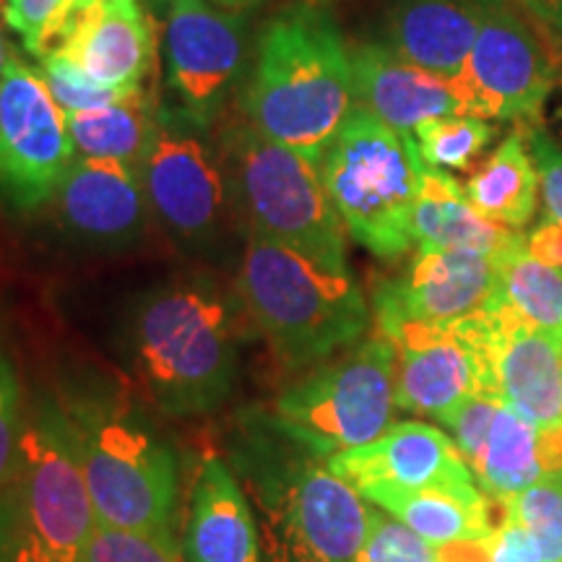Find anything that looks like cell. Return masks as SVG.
Segmentation results:
<instances>
[{
  "instance_id": "ffe728a7",
  "label": "cell",
  "mask_w": 562,
  "mask_h": 562,
  "mask_svg": "<svg viewBox=\"0 0 562 562\" xmlns=\"http://www.w3.org/2000/svg\"><path fill=\"white\" fill-rule=\"evenodd\" d=\"M349 63L355 100L391 128L414 133L435 117L474 115L467 83L412 66L385 45L351 47Z\"/></svg>"
},
{
  "instance_id": "52a82bcc",
  "label": "cell",
  "mask_w": 562,
  "mask_h": 562,
  "mask_svg": "<svg viewBox=\"0 0 562 562\" xmlns=\"http://www.w3.org/2000/svg\"><path fill=\"white\" fill-rule=\"evenodd\" d=\"M323 188L351 237L393 261L414 245L422 170L414 133L378 121L357 104L318 161Z\"/></svg>"
},
{
  "instance_id": "277c9868",
  "label": "cell",
  "mask_w": 562,
  "mask_h": 562,
  "mask_svg": "<svg viewBox=\"0 0 562 562\" xmlns=\"http://www.w3.org/2000/svg\"><path fill=\"white\" fill-rule=\"evenodd\" d=\"M355 110L349 50L334 19L313 5H292L258 42L245 112L266 138L318 165Z\"/></svg>"
},
{
  "instance_id": "f546056e",
  "label": "cell",
  "mask_w": 562,
  "mask_h": 562,
  "mask_svg": "<svg viewBox=\"0 0 562 562\" xmlns=\"http://www.w3.org/2000/svg\"><path fill=\"white\" fill-rule=\"evenodd\" d=\"M505 505V516L531 531L544 562H562V469L547 472Z\"/></svg>"
},
{
  "instance_id": "2e32d148",
  "label": "cell",
  "mask_w": 562,
  "mask_h": 562,
  "mask_svg": "<svg viewBox=\"0 0 562 562\" xmlns=\"http://www.w3.org/2000/svg\"><path fill=\"white\" fill-rule=\"evenodd\" d=\"M47 206L70 245L100 256L136 248L151 222L136 167L112 159L76 157Z\"/></svg>"
},
{
  "instance_id": "60d3db41",
  "label": "cell",
  "mask_w": 562,
  "mask_h": 562,
  "mask_svg": "<svg viewBox=\"0 0 562 562\" xmlns=\"http://www.w3.org/2000/svg\"><path fill=\"white\" fill-rule=\"evenodd\" d=\"M3 0H0V76H3V68L5 63H9V47H5V40H3Z\"/></svg>"
},
{
  "instance_id": "44dd1931",
  "label": "cell",
  "mask_w": 562,
  "mask_h": 562,
  "mask_svg": "<svg viewBox=\"0 0 562 562\" xmlns=\"http://www.w3.org/2000/svg\"><path fill=\"white\" fill-rule=\"evenodd\" d=\"M182 554L186 562H263L248 495L216 456H206L195 474Z\"/></svg>"
},
{
  "instance_id": "cb8c5ba5",
  "label": "cell",
  "mask_w": 562,
  "mask_h": 562,
  "mask_svg": "<svg viewBox=\"0 0 562 562\" xmlns=\"http://www.w3.org/2000/svg\"><path fill=\"white\" fill-rule=\"evenodd\" d=\"M360 497L389 510L438 550L463 542H487L497 531L492 524V497L476 490L474 482L427 490L372 487L360 492Z\"/></svg>"
},
{
  "instance_id": "4316f807",
  "label": "cell",
  "mask_w": 562,
  "mask_h": 562,
  "mask_svg": "<svg viewBox=\"0 0 562 562\" xmlns=\"http://www.w3.org/2000/svg\"><path fill=\"white\" fill-rule=\"evenodd\" d=\"M157 112L159 102L146 89L110 108L68 112L66 128L74 140L76 157L112 159L138 167L149 146Z\"/></svg>"
},
{
  "instance_id": "4dcf8cb0",
  "label": "cell",
  "mask_w": 562,
  "mask_h": 562,
  "mask_svg": "<svg viewBox=\"0 0 562 562\" xmlns=\"http://www.w3.org/2000/svg\"><path fill=\"white\" fill-rule=\"evenodd\" d=\"M83 562H186L172 531L115 529L97 524Z\"/></svg>"
},
{
  "instance_id": "5bb4252c",
  "label": "cell",
  "mask_w": 562,
  "mask_h": 562,
  "mask_svg": "<svg viewBox=\"0 0 562 562\" xmlns=\"http://www.w3.org/2000/svg\"><path fill=\"white\" fill-rule=\"evenodd\" d=\"M243 21L211 0H170L165 11L167 87L180 110L209 128L243 66Z\"/></svg>"
},
{
  "instance_id": "7a4b0ae2",
  "label": "cell",
  "mask_w": 562,
  "mask_h": 562,
  "mask_svg": "<svg viewBox=\"0 0 562 562\" xmlns=\"http://www.w3.org/2000/svg\"><path fill=\"white\" fill-rule=\"evenodd\" d=\"M240 297L211 273L159 281L133 302L125 360L161 414L203 417L229 402L240 368Z\"/></svg>"
},
{
  "instance_id": "603a6c76",
  "label": "cell",
  "mask_w": 562,
  "mask_h": 562,
  "mask_svg": "<svg viewBox=\"0 0 562 562\" xmlns=\"http://www.w3.org/2000/svg\"><path fill=\"white\" fill-rule=\"evenodd\" d=\"M412 229L419 250H469L492 258H503L524 240L518 229L484 220L461 182L430 165L422 170Z\"/></svg>"
},
{
  "instance_id": "8fae6325",
  "label": "cell",
  "mask_w": 562,
  "mask_h": 562,
  "mask_svg": "<svg viewBox=\"0 0 562 562\" xmlns=\"http://www.w3.org/2000/svg\"><path fill=\"white\" fill-rule=\"evenodd\" d=\"M74 159L66 115L45 79L11 53L0 76V206L16 214L47 206Z\"/></svg>"
},
{
  "instance_id": "8992f818",
  "label": "cell",
  "mask_w": 562,
  "mask_h": 562,
  "mask_svg": "<svg viewBox=\"0 0 562 562\" xmlns=\"http://www.w3.org/2000/svg\"><path fill=\"white\" fill-rule=\"evenodd\" d=\"M0 524L13 562H83L97 513L58 396L26 406L24 438L5 490Z\"/></svg>"
},
{
  "instance_id": "74e56055",
  "label": "cell",
  "mask_w": 562,
  "mask_h": 562,
  "mask_svg": "<svg viewBox=\"0 0 562 562\" xmlns=\"http://www.w3.org/2000/svg\"><path fill=\"white\" fill-rule=\"evenodd\" d=\"M526 250L539 263L560 269L562 266V224L547 220L542 227H537L526 237Z\"/></svg>"
},
{
  "instance_id": "b9f144b4",
  "label": "cell",
  "mask_w": 562,
  "mask_h": 562,
  "mask_svg": "<svg viewBox=\"0 0 562 562\" xmlns=\"http://www.w3.org/2000/svg\"><path fill=\"white\" fill-rule=\"evenodd\" d=\"M0 562H13V558H11V550H9V542H5L3 524H0Z\"/></svg>"
},
{
  "instance_id": "8d00e7d4",
  "label": "cell",
  "mask_w": 562,
  "mask_h": 562,
  "mask_svg": "<svg viewBox=\"0 0 562 562\" xmlns=\"http://www.w3.org/2000/svg\"><path fill=\"white\" fill-rule=\"evenodd\" d=\"M484 562H544V554L529 529L503 516L501 526L487 542V560Z\"/></svg>"
},
{
  "instance_id": "836d02e7",
  "label": "cell",
  "mask_w": 562,
  "mask_h": 562,
  "mask_svg": "<svg viewBox=\"0 0 562 562\" xmlns=\"http://www.w3.org/2000/svg\"><path fill=\"white\" fill-rule=\"evenodd\" d=\"M26 406L16 364L0 341V492L9 484L24 438Z\"/></svg>"
},
{
  "instance_id": "4fadbf2b",
  "label": "cell",
  "mask_w": 562,
  "mask_h": 562,
  "mask_svg": "<svg viewBox=\"0 0 562 562\" xmlns=\"http://www.w3.org/2000/svg\"><path fill=\"white\" fill-rule=\"evenodd\" d=\"M378 334L396 347V406L402 409L442 422L472 396H495L484 311L446 326L396 323Z\"/></svg>"
},
{
  "instance_id": "7402d4cb",
  "label": "cell",
  "mask_w": 562,
  "mask_h": 562,
  "mask_svg": "<svg viewBox=\"0 0 562 562\" xmlns=\"http://www.w3.org/2000/svg\"><path fill=\"white\" fill-rule=\"evenodd\" d=\"M476 30L474 0H393L385 47L412 66L463 81Z\"/></svg>"
},
{
  "instance_id": "d590c367",
  "label": "cell",
  "mask_w": 562,
  "mask_h": 562,
  "mask_svg": "<svg viewBox=\"0 0 562 562\" xmlns=\"http://www.w3.org/2000/svg\"><path fill=\"white\" fill-rule=\"evenodd\" d=\"M68 3L70 0H3V21L21 40L24 50L37 58L42 40Z\"/></svg>"
},
{
  "instance_id": "ba28073f",
  "label": "cell",
  "mask_w": 562,
  "mask_h": 562,
  "mask_svg": "<svg viewBox=\"0 0 562 562\" xmlns=\"http://www.w3.org/2000/svg\"><path fill=\"white\" fill-rule=\"evenodd\" d=\"M203 128L172 104H159L149 146L136 172L151 220L175 248L199 261H224L232 240L248 229L224 157Z\"/></svg>"
},
{
  "instance_id": "6da1fadb",
  "label": "cell",
  "mask_w": 562,
  "mask_h": 562,
  "mask_svg": "<svg viewBox=\"0 0 562 562\" xmlns=\"http://www.w3.org/2000/svg\"><path fill=\"white\" fill-rule=\"evenodd\" d=\"M227 463L256 516L263 562H355L372 508L326 456L279 430L266 412H248L232 432Z\"/></svg>"
},
{
  "instance_id": "30bf717a",
  "label": "cell",
  "mask_w": 562,
  "mask_h": 562,
  "mask_svg": "<svg viewBox=\"0 0 562 562\" xmlns=\"http://www.w3.org/2000/svg\"><path fill=\"white\" fill-rule=\"evenodd\" d=\"M393 406L396 347L375 334L300 372L266 414L279 430L328 459L389 430Z\"/></svg>"
},
{
  "instance_id": "5b68a950",
  "label": "cell",
  "mask_w": 562,
  "mask_h": 562,
  "mask_svg": "<svg viewBox=\"0 0 562 562\" xmlns=\"http://www.w3.org/2000/svg\"><path fill=\"white\" fill-rule=\"evenodd\" d=\"M235 294L290 372L355 347L370 326V307L351 273L323 269L258 232L245 235Z\"/></svg>"
},
{
  "instance_id": "7c38bea8",
  "label": "cell",
  "mask_w": 562,
  "mask_h": 562,
  "mask_svg": "<svg viewBox=\"0 0 562 562\" xmlns=\"http://www.w3.org/2000/svg\"><path fill=\"white\" fill-rule=\"evenodd\" d=\"M480 30L469 55L467 83L474 115L537 125L558 83V60L539 40L516 0H474Z\"/></svg>"
},
{
  "instance_id": "7bdbcfd3",
  "label": "cell",
  "mask_w": 562,
  "mask_h": 562,
  "mask_svg": "<svg viewBox=\"0 0 562 562\" xmlns=\"http://www.w3.org/2000/svg\"><path fill=\"white\" fill-rule=\"evenodd\" d=\"M146 3H149V9H154V11H167L170 0H146Z\"/></svg>"
},
{
  "instance_id": "d6986e66",
  "label": "cell",
  "mask_w": 562,
  "mask_h": 562,
  "mask_svg": "<svg viewBox=\"0 0 562 562\" xmlns=\"http://www.w3.org/2000/svg\"><path fill=\"white\" fill-rule=\"evenodd\" d=\"M326 463L357 492L459 487L474 482L459 446L427 422H398L372 442L328 456Z\"/></svg>"
},
{
  "instance_id": "d6a6232c",
  "label": "cell",
  "mask_w": 562,
  "mask_h": 562,
  "mask_svg": "<svg viewBox=\"0 0 562 562\" xmlns=\"http://www.w3.org/2000/svg\"><path fill=\"white\" fill-rule=\"evenodd\" d=\"M355 562H442L440 550L414 533L398 518L370 510V529Z\"/></svg>"
},
{
  "instance_id": "e575fe53",
  "label": "cell",
  "mask_w": 562,
  "mask_h": 562,
  "mask_svg": "<svg viewBox=\"0 0 562 562\" xmlns=\"http://www.w3.org/2000/svg\"><path fill=\"white\" fill-rule=\"evenodd\" d=\"M521 128L539 175V191H542L547 220L562 224V149L539 123L521 125Z\"/></svg>"
},
{
  "instance_id": "e0dca14e",
  "label": "cell",
  "mask_w": 562,
  "mask_h": 562,
  "mask_svg": "<svg viewBox=\"0 0 562 562\" xmlns=\"http://www.w3.org/2000/svg\"><path fill=\"white\" fill-rule=\"evenodd\" d=\"M501 258L469 250H417L406 273L372 294L378 328L396 323L446 326L482 313L497 292Z\"/></svg>"
},
{
  "instance_id": "9a60e30c",
  "label": "cell",
  "mask_w": 562,
  "mask_h": 562,
  "mask_svg": "<svg viewBox=\"0 0 562 562\" xmlns=\"http://www.w3.org/2000/svg\"><path fill=\"white\" fill-rule=\"evenodd\" d=\"M45 55H60L100 87L136 94L154 66L149 16L140 0H70L37 60Z\"/></svg>"
},
{
  "instance_id": "9c48e42d",
  "label": "cell",
  "mask_w": 562,
  "mask_h": 562,
  "mask_svg": "<svg viewBox=\"0 0 562 562\" xmlns=\"http://www.w3.org/2000/svg\"><path fill=\"white\" fill-rule=\"evenodd\" d=\"M224 165L248 232L271 237L323 269L349 273L347 227L313 159L266 138L250 123H237L227 136Z\"/></svg>"
},
{
  "instance_id": "ab89813d",
  "label": "cell",
  "mask_w": 562,
  "mask_h": 562,
  "mask_svg": "<svg viewBox=\"0 0 562 562\" xmlns=\"http://www.w3.org/2000/svg\"><path fill=\"white\" fill-rule=\"evenodd\" d=\"M211 3L227 11H245V9H252V5L263 3V0H211Z\"/></svg>"
},
{
  "instance_id": "f35d334b",
  "label": "cell",
  "mask_w": 562,
  "mask_h": 562,
  "mask_svg": "<svg viewBox=\"0 0 562 562\" xmlns=\"http://www.w3.org/2000/svg\"><path fill=\"white\" fill-rule=\"evenodd\" d=\"M518 9L533 19V24L542 26L550 45H562V0H516Z\"/></svg>"
},
{
  "instance_id": "83f0119b",
  "label": "cell",
  "mask_w": 562,
  "mask_h": 562,
  "mask_svg": "<svg viewBox=\"0 0 562 562\" xmlns=\"http://www.w3.org/2000/svg\"><path fill=\"white\" fill-rule=\"evenodd\" d=\"M492 302H501L526 323L562 339V273L531 258L526 237L501 258Z\"/></svg>"
},
{
  "instance_id": "ac0fdd59",
  "label": "cell",
  "mask_w": 562,
  "mask_h": 562,
  "mask_svg": "<svg viewBox=\"0 0 562 562\" xmlns=\"http://www.w3.org/2000/svg\"><path fill=\"white\" fill-rule=\"evenodd\" d=\"M492 391L542 432L562 430V339L526 323L510 307H484Z\"/></svg>"
},
{
  "instance_id": "484cf974",
  "label": "cell",
  "mask_w": 562,
  "mask_h": 562,
  "mask_svg": "<svg viewBox=\"0 0 562 562\" xmlns=\"http://www.w3.org/2000/svg\"><path fill=\"white\" fill-rule=\"evenodd\" d=\"M539 175L521 125L463 182V193L484 220L521 229L537 211Z\"/></svg>"
},
{
  "instance_id": "f1b7e54d",
  "label": "cell",
  "mask_w": 562,
  "mask_h": 562,
  "mask_svg": "<svg viewBox=\"0 0 562 562\" xmlns=\"http://www.w3.org/2000/svg\"><path fill=\"white\" fill-rule=\"evenodd\" d=\"M495 136V125L476 115L435 117L414 131L422 161L438 170H469Z\"/></svg>"
},
{
  "instance_id": "d4e9b609",
  "label": "cell",
  "mask_w": 562,
  "mask_h": 562,
  "mask_svg": "<svg viewBox=\"0 0 562 562\" xmlns=\"http://www.w3.org/2000/svg\"><path fill=\"white\" fill-rule=\"evenodd\" d=\"M492 501L508 503L547 472L562 469V430L542 432L501 404L482 453L469 463Z\"/></svg>"
},
{
  "instance_id": "1f68e13d",
  "label": "cell",
  "mask_w": 562,
  "mask_h": 562,
  "mask_svg": "<svg viewBox=\"0 0 562 562\" xmlns=\"http://www.w3.org/2000/svg\"><path fill=\"white\" fill-rule=\"evenodd\" d=\"M37 63L42 79H45L53 100L58 102V108L63 110V115H68V112L110 108V104H117L133 97L128 91L100 87V83L87 79L74 63L60 58V55H45V58H40Z\"/></svg>"
},
{
  "instance_id": "3957f363",
  "label": "cell",
  "mask_w": 562,
  "mask_h": 562,
  "mask_svg": "<svg viewBox=\"0 0 562 562\" xmlns=\"http://www.w3.org/2000/svg\"><path fill=\"white\" fill-rule=\"evenodd\" d=\"M55 396L66 414L97 521L115 529L172 531L178 461L136 396L94 370H76Z\"/></svg>"
}]
</instances>
